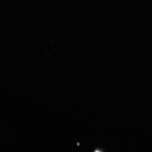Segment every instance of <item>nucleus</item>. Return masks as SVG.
<instances>
[{
  "instance_id": "obj_1",
  "label": "nucleus",
  "mask_w": 152,
  "mask_h": 152,
  "mask_svg": "<svg viewBox=\"0 0 152 152\" xmlns=\"http://www.w3.org/2000/svg\"><path fill=\"white\" fill-rule=\"evenodd\" d=\"M94 152H102L99 150H96Z\"/></svg>"
}]
</instances>
